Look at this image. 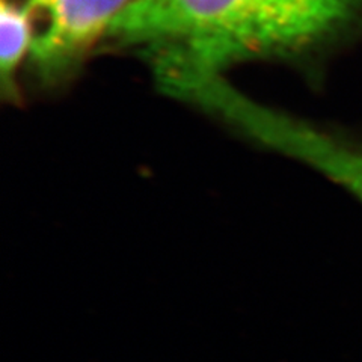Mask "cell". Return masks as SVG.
Segmentation results:
<instances>
[{"label":"cell","mask_w":362,"mask_h":362,"mask_svg":"<svg viewBox=\"0 0 362 362\" xmlns=\"http://www.w3.org/2000/svg\"><path fill=\"white\" fill-rule=\"evenodd\" d=\"M362 0H132L106 37L138 49L158 85L234 62L293 56L349 25Z\"/></svg>","instance_id":"1"},{"label":"cell","mask_w":362,"mask_h":362,"mask_svg":"<svg viewBox=\"0 0 362 362\" xmlns=\"http://www.w3.org/2000/svg\"><path fill=\"white\" fill-rule=\"evenodd\" d=\"M247 138L314 169L362 204V138L327 130L269 107L255 113Z\"/></svg>","instance_id":"2"},{"label":"cell","mask_w":362,"mask_h":362,"mask_svg":"<svg viewBox=\"0 0 362 362\" xmlns=\"http://www.w3.org/2000/svg\"><path fill=\"white\" fill-rule=\"evenodd\" d=\"M132 0H29L28 6L47 17V26L33 37V71L44 88L71 76L78 59L106 32Z\"/></svg>","instance_id":"3"},{"label":"cell","mask_w":362,"mask_h":362,"mask_svg":"<svg viewBox=\"0 0 362 362\" xmlns=\"http://www.w3.org/2000/svg\"><path fill=\"white\" fill-rule=\"evenodd\" d=\"M29 6L2 0L0 6V73L2 95L11 103L20 100L16 73L21 58L32 45V21Z\"/></svg>","instance_id":"4"}]
</instances>
